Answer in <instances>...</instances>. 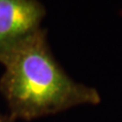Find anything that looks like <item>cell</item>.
Listing matches in <instances>:
<instances>
[{"label": "cell", "mask_w": 122, "mask_h": 122, "mask_svg": "<svg viewBox=\"0 0 122 122\" xmlns=\"http://www.w3.org/2000/svg\"><path fill=\"white\" fill-rule=\"evenodd\" d=\"M44 16L38 0H0V58L39 30Z\"/></svg>", "instance_id": "obj_2"}, {"label": "cell", "mask_w": 122, "mask_h": 122, "mask_svg": "<svg viewBox=\"0 0 122 122\" xmlns=\"http://www.w3.org/2000/svg\"><path fill=\"white\" fill-rule=\"evenodd\" d=\"M0 63L4 66L0 93L13 121L33 120L101 102L96 89L76 82L57 63L42 29L6 52Z\"/></svg>", "instance_id": "obj_1"}, {"label": "cell", "mask_w": 122, "mask_h": 122, "mask_svg": "<svg viewBox=\"0 0 122 122\" xmlns=\"http://www.w3.org/2000/svg\"><path fill=\"white\" fill-rule=\"evenodd\" d=\"M0 122H15V121L10 119L8 116H1L0 115Z\"/></svg>", "instance_id": "obj_3"}]
</instances>
